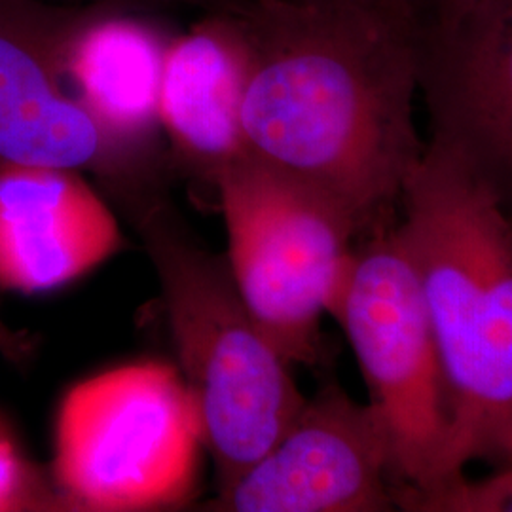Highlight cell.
I'll return each instance as SVG.
<instances>
[{"label": "cell", "mask_w": 512, "mask_h": 512, "mask_svg": "<svg viewBox=\"0 0 512 512\" xmlns=\"http://www.w3.org/2000/svg\"><path fill=\"white\" fill-rule=\"evenodd\" d=\"M230 10L251 52L247 154L342 203L365 236L393 224L425 152L414 21L319 0H238Z\"/></svg>", "instance_id": "cell-1"}, {"label": "cell", "mask_w": 512, "mask_h": 512, "mask_svg": "<svg viewBox=\"0 0 512 512\" xmlns=\"http://www.w3.org/2000/svg\"><path fill=\"white\" fill-rule=\"evenodd\" d=\"M401 205L397 234L420 285L452 404L448 480L473 461L509 467L511 217L490 184L431 141Z\"/></svg>", "instance_id": "cell-2"}, {"label": "cell", "mask_w": 512, "mask_h": 512, "mask_svg": "<svg viewBox=\"0 0 512 512\" xmlns=\"http://www.w3.org/2000/svg\"><path fill=\"white\" fill-rule=\"evenodd\" d=\"M147 217L143 238L224 492L291 429L308 399L247 310L228 260L192 245L160 213Z\"/></svg>", "instance_id": "cell-3"}, {"label": "cell", "mask_w": 512, "mask_h": 512, "mask_svg": "<svg viewBox=\"0 0 512 512\" xmlns=\"http://www.w3.org/2000/svg\"><path fill=\"white\" fill-rule=\"evenodd\" d=\"M215 184L228 266L247 310L283 359L319 365L321 319L365 236L359 220L323 190L249 154Z\"/></svg>", "instance_id": "cell-4"}, {"label": "cell", "mask_w": 512, "mask_h": 512, "mask_svg": "<svg viewBox=\"0 0 512 512\" xmlns=\"http://www.w3.org/2000/svg\"><path fill=\"white\" fill-rule=\"evenodd\" d=\"M203 420L173 366L133 363L65 395L55 421V482L80 511L179 505L194 490Z\"/></svg>", "instance_id": "cell-5"}, {"label": "cell", "mask_w": 512, "mask_h": 512, "mask_svg": "<svg viewBox=\"0 0 512 512\" xmlns=\"http://www.w3.org/2000/svg\"><path fill=\"white\" fill-rule=\"evenodd\" d=\"M329 315L344 329L384 423L393 501L448 480L452 404L439 348L397 222L357 241Z\"/></svg>", "instance_id": "cell-6"}, {"label": "cell", "mask_w": 512, "mask_h": 512, "mask_svg": "<svg viewBox=\"0 0 512 512\" xmlns=\"http://www.w3.org/2000/svg\"><path fill=\"white\" fill-rule=\"evenodd\" d=\"M431 143L492 186L512 219V0H461L414 23Z\"/></svg>", "instance_id": "cell-7"}, {"label": "cell", "mask_w": 512, "mask_h": 512, "mask_svg": "<svg viewBox=\"0 0 512 512\" xmlns=\"http://www.w3.org/2000/svg\"><path fill=\"white\" fill-rule=\"evenodd\" d=\"M389 469V440L376 410L327 384L306 401L291 429L220 492L217 509L393 511Z\"/></svg>", "instance_id": "cell-8"}, {"label": "cell", "mask_w": 512, "mask_h": 512, "mask_svg": "<svg viewBox=\"0 0 512 512\" xmlns=\"http://www.w3.org/2000/svg\"><path fill=\"white\" fill-rule=\"evenodd\" d=\"M78 8L0 0V167L116 173L126 164L63 80L61 42Z\"/></svg>", "instance_id": "cell-9"}, {"label": "cell", "mask_w": 512, "mask_h": 512, "mask_svg": "<svg viewBox=\"0 0 512 512\" xmlns=\"http://www.w3.org/2000/svg\"><path fill=\"white\" fill-rule=\"evenodd\" d=\"M120 226L74 169L0 167V287L48 293L122 247Z\"/></svg>", "instance_id": "cell-10"}, {"label": "cell", "mask_w": 512, "mask_h": 512, "mask_svg": "<svg viewBox=\"0 0 512 512\" xmlns=\"http://www.w3.org/2000/svg\"><path fill=\"white\" fill-rule=\"evenodd\" d=\"M249 73V44L230 8L167 40L160 129L184 164L213 183L228 165L247 156L243 101Z\"/></svg>", "instance_id": "cell-11"}, {"label": "cell", "mask_w": 512, "mask_h": 512, "mask_svg": "<svg viewBox=\"0 0 512 512\" xmlns=\"http://www.w3.org/2000/svg\"><path fill=\"white\" fill-rule=\"evenodd\" d=\"M124 4H80L61 42L67 90L126 162L160 128L158 97L167 38Z\"/></svg>", "instance_id": "cell-12"}, {"label": "cell", "mask_w": 512, "mask_h": 512, "mask_svg": "<svg viewBox=\"0 0 512 512\" xmlns=\"http://www.w3.org/2000/svg\"><path fill=\"white\" fill-rule=\"evenodd\" d=\"M395 509L414 512H512V465L478 480H448L425 494L401 495Z\"/></svg>", "instance_id": "cell-13"}, {"label": "cell", "mask_w": 512, "mask_h": 512, "mask_svg": "<svg viewBox=\"0 0 512 512\" xmlns=\"http://www.w3.org/2000/svg\"><path fill=\"white\" fill-rule=\"evenodd\" d=\"M35 484L16 444L0 427V512L21 511L29 505L37 507Z\"/></svg>", "instance_id": "cell-14"}, {"label": "cell", "mask_w": 512, "mask_h": 512, "mask_svg": "<svg viewBox=\"0 0 512 512\" xmlns=\"http://www.w3.org/2000/svg\"><path fill=\"white\" fill-rule=\"evenodd\" d=\"M319 2H338V4H351L359 8L376 10L393 18L416 21V14L420 8V0H319Z\"/></svg>", "instance_id": "cell-15"}, {"label": "cell", "mask_w": 512, "mask_h": 512, "mask_svg": "<svg viewBox=\"0 0 512 512\" xmlns=\"http://www.w3.org/2000/svg\"><path fill=\"white\" fill-rule=\"evenodd\" d=\"M0 353L10 361H21L29 353V340L23 334L10 329L2 321V317H0Z\"/></svg>", "instance_id": "cell-16"}, {"label": "cell", "mask_w": 512, "mask_h": 512, "mask_svg": "<svg viewBox=\"0 0 512 512\" xmlns=\"http://www.w3.org/2000/svg\"><path fill=\"white\" fill-rule=\"evenodd\" d=\"M454 2H461V0H420V8H418V16L427 12V10H433V8H439V6H446V4H454ZM416 16V18H418Z\"/></svg>", "instance_id": "cell-17"}, {"label": "cell", "mask_w": 512, "mask_h": 512, "mask_svg": "<svg viewBox=\"0 0 512 512\" xmlns=\"http://www.w3.org/2000/svg\"><path fill=\"white\" fill-rule=\"evenodd\" d=\"M52 2V0H50ZM76 2H84V0H76ZM90 2H114V4H133V2H162V0H86Z\"/></svg>", "instance_id": "cell-18"}, {"label": "cell", "mask_w": 512, "mask_h": 512, "mask_svg": "<svg viewBox=\"0 0 512 512\" xmlns=\"http://www.w3.org/2000/svg\"><path fill=\"white\" fill-rule=\"evenodd\" d=\"M512 220V219H511Z\"/></svg>", "instance_id": "cell-19"}]
</instances>
